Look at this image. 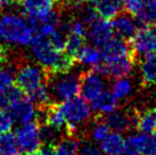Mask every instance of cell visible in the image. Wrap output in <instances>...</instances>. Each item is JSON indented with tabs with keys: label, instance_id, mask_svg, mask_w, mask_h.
I'll return each instance as SVG.
<instances>
[{
	"label": "cell",
	"instance_id": "cell-1",
	"mask_svg": "<svg viewBox=\"0 0 156 155\" xmlns=\"http://www.w3.org/2000/svg\"><path fill=\"white\" fill-rule=\"evenodd\" d=\"M38 23L33 19L15 13L0 15V38L8 45L17 47L30 46Z\"/></svg>",
	"mask_w": 156,
	"mask_h": 155
},
{
	"label": "cell",
	"instance_id": "cell-2",
	"mask_svg": "<svg viewBox=\"0 0 156 155\" xmlns=\"http://www.w3.org/2000/svg\"><path fill=\"white\" fill-rule=\"evenodd\" d=\"M47 84L51 102L62 103L80 93L81 73L72 70L66 73L49 72Z\"/></svg>",
	"mask_w": 156,
	"mask_h": 155
},
{
	"label": "cell",
	"instance_id": "cell-3",
	"mask_svg": "<svg viewBox=\"0 0 156 155\" xmlns=\"http://www.w3.org/2000/svg\"><path fill=\"white\" fill-rule=\"evenodd\" d=\"M64 116L68 122V128L71 132L76 133L81 137L80 126L86 124L91 118V106L88 101L82 97H74L60 103Z\"/></svg>",
	"mask_w": 156,
	"mask_h": 155
},
{
	"label": "cell",
	"instance_id": "cell-4",
	"mask_svg": "<svg viewBox=\"0 0 156 155\" xmlns=\"http://www.w3.org/2000/svg\"><path fill=\"white\" fill-rule=\"evenodd\" d=\"M49 72L38 63H31L23 60L18 64L15 84L27 95L37 86L48 81Z\"/></svg>",
	"mask_w": 156,
	"mask_h": 155
},
{
	"label": "cell",
	"instance_id": "cell-5",
	"mask_svg": "<svg viewBox=\"0 0 156 155\" xmlns=\"http://www.w3.org/2000/svg\"><path fill=\"white\" fill-rule=\"evenodd\" d=\"M132 55L135 62H140L144 58L156 52V30L152 26L139 28L136 34L129 41Z\"/></svg>",
	"mask_w": 156,
	"mask_h": 155
},
{
	"label": "cell",
	"instance_id": "cell-6",
	"mask_svg": "<svg viewBox=\"0 0 156 155\" xmlns=\"http://www.w3.org/2000/svg\"><path fill=\"white\" fill-rule=\"evenodd\" d=\"M16 140L20 155H33L41 148L39 125L36 121L21 124L16 130Z\"/></svg>",
	"mask_w": 156,
	"mask_h": 155
},
{
	"label": "cell",
	"instance_id": "cell-7",
	"mask_svg": "<svg viewBox=\"0 0 156 155\" xmlns=\"http://www.w3.org/2000/svg\"><path fill=\"white\" fill-rule=\"evenodd\" d=\"M105 88L104 76L96 68H90L81 72L80 93L86 101H93Z\"/></svg>",
	"mask_w": 156,
	"mask_h": 155
},
{
	"label": "cell",
	"instance_id": "cell-8",
	"mask_svg": "<svg viewBox=\"0 0 156 155\" xmlns=\"http://www.w3.org/2000/svg\"><path fill=\"white\" fill-rule=\"evenodd\" d=\"M135 64V61L132 56H126L119 60L101 63L99 66L94 68L106 78L119 79L129 76L132 72V69Z\"/></svg>",
	"mask_w": 156,
	"mask_h": 155
},
{
	"label": "cell",
	"instance_id": "cell-9",
	"mask_svg": "<svg viewBox=\"0 0 156 155\" xmlns=\"http://www.w3.org/2000/svg\"><path fill=\"white\" fill-rule=\"evenodd\" d=\"M8 111L15 122L25 124L35 120L37 107L31 100L25 95L20 99L13 102L9 106Z\"/></svg>",
	"mask_w": 156,
	"mask_h": 155
},
{
	"label": "cell",
	"instance_id": "cell-10",
	"mask_svg": "<svg viewBox=\"0 0 156 155\" xmlns=\"http://www.w3.org/2000/svg\"><path fill=\"white\" fill-rule=\"evenodd\" d=\"M114 33L112 23L107 19L99 18L87 28L86 38L93 46L103 47Z\"/></svg>",
	"mask_w": 156,
	"mask_h": 155
},
{
	"label": "cell",
	"instance_id": "cell-11",
	"mask_svg": "<svg viewBox=\"0 0 156 155\" xmlns=\"http://www.w3.org/2000/svg\"><path fill=\"white\" fill-rule=\"evenodd\" d=\"M104 120L114 132H127L132 126H136V110L127 112L126 110H115L107 115H103Z\"/></svg>",
	"mask_w": 156,
	"mask_h": 155
},
{
	"label": "cell",
	"instance_id": "cell-12",
	"mask_svg": "<svg viewBox=\"0 0 156 155\" xmlns=\"http://www.w3.org/2000/svg\"><path fill=\"white\" fill-rule=\"evenodd\" d=\"M101 53H102V58L104 62H111V61L119 60V58H126V56L133 58L129 41H125L118 36L109 39L102 47Z\"/></svg>",
	"mask_w": 156,
	"mask_h": 155
},
{
	"label": "cell",
	"instance_id": "cell-13",
	"mask_svg": "<svg viewBox=\"0 0 156 155\" xmlns=\"http://www.w3.org/2000/svg\"><path fill=\"white\" fill-rule=\"evenodd\" d=\"M111 23L116 36L123 38L125 41H129L138 31L137 19L134 18L133 15L125 11L124 12L122 11L117 16L114 17Z\"/></svg>",
	"mask_w": 156,
	"mask_h": 155
},
{
	"label": "cell",
	"instance_id": "cell-14",
	"mask_svg": "<svg viewBox=\"0 0 156 155\" xmlns=\"http://www.w3.org/2000/svg\"><path fill=\"white\" fill-rule=\"evenodd\" d=\"M55 0H23L20 5L23 12L28 18L33 19L39 23L54 9Z\"/></svg>",
	"mask_w": 156,
	"mask_h": 155
},
{
	"label": "cell",
	"instance_id": "cell-15",
	"mask_svg": "<svg viewBox=\"0 0 156 155\" xmlns=\"http://www.w3.org/2000/svg\"><path fill=\"white\" fill-rule=\"evenodd\" d=\"M118 107V99L113 91L103 90L91 101V110L99 115H107Z\"/></svg>",
	"mask_w": 156,
	"mask_h": 155
},
{
	"label": "cell",
	"instance_id": "cell-16",
	"mask_svg": "<svg viewBox=\"0 0 156 155\" xmlns=\"http://www.w3.org/2000/svg\"><path fill=\"white\" fill-rule=\"evenodd\" d=\"M21 60V58L16 56L12 58L10 62L0 65V93L8 90L15 84L17 67Z\"/></svg>",
	"mask_w": 156,
	"mask_h": 155
},
{
	"label": "cell",
	"instance_id": "cell-17",
	"mask_svg": "<svg viewBox=\"0 0 156 155\" xmlns=\"http://www.w3.org/2000/svg\"><path fill=\"white\" fill-rule=\"evenodd\" d=\"M86 124L89 125L87 126L89 138L90 140L96 141V143H102L111 133V128L104 120L103 115L97 114L96 117L89 120Z\"/></svg>",
	"mask_w": 156,
	"mask_h": 155
},
{
	"label": "cell",
	"instance_id": "cell-18",
	"mask_svg": "<svg viewBox=\"0 0 156 155\" xmlns=\"http://www.w3.org/2000/svg\"><path fill=\"white\" fill-rule=\"evenodd\" d=\"M94 8L99 16L104 19H113L123 11V0H94Z\"/></svg>",
	"mask_w": 156,
	"mask_h": 155
},
{
	"label": "cell",
	"instance_id": "cell-19",
	"mask_svg": "<svg viewBox=\"0 0 156 155\" xmlns=\"http://www.w3.org/2000/svg\"><path fill=\"white\" fill-rule=\"evenodd\" d=\"M125 139L118 132L109 133V135L100 143V149L104 155H124Z\"/></svg>",
	"mask_w": 156,
	"mask_h": 155
},
{
	"label": "cell",
	"instance_id": "cell-20",
	"mask_svg": "<svg viewBox=\"0 0 156 155\" xmlns=\"http://www.w3.org/2000/svg\"><path fill=\"white\" fill-rule=\"evenodd\" d=\"M78 63L85 66H89L90 68L99 66L102 63V53L101 51L93 45H84L76 56Z\"/></svg>",
	"mask_w": 156,
	"mask_h": 155
},
{
	"label": "cell",
	"instance_id": "cell-21",
	"mask_svg": "<svg viewBox=\"0 0 156 155\" xmlns=\"http://www.w3.org/2000/svg\"><path fill=\"white\" fill-rule=\"evenodd\" d=\"M136 129L141 133H152L156 131V107L136 112Z\"/></svg>",
	"mask_w": 156,
	"mask_h": 155
},
{
	"label": "cell",
	"instance_id": "cell-22",
	"mask_svg": "<svg viewBox=\"0 0 156 155\" xmlns=\"http://www.w3.org/2000/svg\"><path fill=\"white\" fill-rule=\"evenodd\" d=\"M142 84L146 86L154 84L156 82V52L147 55L140 61Z\"/></svg>",
	"mask_w": 156,
	"mask_h": 155
},
{
	"label": "cell",
	"instance_id": "cell-23",
	"mask_svg": "<svg viewBox=\"0 0 156 155\" xmlns=\"http://www.w3.org/2000/svg\"><path fill=\"white\" fill-rule=\"evenodd\" d=\"M81 139L76 136L67 135L54 146V151L56 155H78Z\"/></svg>",
	"mask_w": 156,
	"mask_h": 155
},
{
	"label": "cell",
	"instance_id": "cell-24",
	"mask_svg": "<svg viewBox=\"0 0 156 155\" xmlns=\"http://www.w3.org/2000/svg\"><path fill=\"white\" fill-rule=\"evenodd\" d=\"M39 135H41V145L54 147L66 134L48 124H41L39 125Z\"/></svg>",
	"mask_w": 156,
	"mask_h": 155
},
{
	"label": "cell",
	"instance_id": "cell-25",
	"mask_svg": "<svg viewBox=\"0 0 156 155\" xmlns=\"http://www.w3.org/2000/svg\"><path fill=\"white\" fill-rule=\"evenodd\" d=\"M0 155H20L16 136L11 131L0 134Z\"/></svg>",
	"mask_w": 156,
	"mask_h": 155
},
{
	"label": "cell",
	"instance_id": "cell-26",
	"mask_svg": "<svg viewBox=\"0 0 156 155\" xmlns=\"http://www.w3.org/2000/svg\"><path fill=\"white\" fill-rule=\"evenodd\" d=\"M147 133H141L137 135H131L125 140L124 154L125 155H141L144 149V140Z\"/></svg>",
	"mask_w": 156,
	"mask_h": 155
},
{
	"label": "cell",
	"instance_id": "cell-27",
	"mask_svg": "<svg viewBox=\"0 0 156 155\" xmlns=\"http://www.w3.org/2000/svg\"><path fill=\"white\" fill-rule=\"evenodd\" d=\"M138 23L142 26H152L156 23V0H149L144 9L136 15Z\"/></svg>",
	"mask_w": 156,
	"mask_h": 155
},
{
	"label": "cell",
	"instance_id": "cell-28",
	"mask_svg": "<svg viewBox=\"0 0 156 155\" xmlns=\"http://www.w3.org/2000/svg\"><path fill=\"white\" fill-rule=\"evenodd\" d=\"M84 45H85L84 36L76 35V34H73V33H68L67 35H66L64 51L76 58L78 52L80 51L81 48Z\"/></svg>",
	"mask_w": 156,
	"mask_h": 155
},
{
	"label": "cell",
	"instance_id": "cell-29",
	"mask_svg": "<svg viewBox=\"0 0 156 155\" xmlns=\"http://www.w3.org/2000/svg\"><path fill=\"white\" fill-rule=\"evenodd\" d=\"M113 93L116 96L117 99H125L132 93V83L126 78H119L114 82Z\"/></svg>",
	"mask_w": 156,
	"mask_h": 155
},
{
	"label": "cell",
	"instance_id": "cell-30",
	"mask_svg": "<svg viewBox=\"0 0 156 155\" xmlns=\"http://www.w3.org/2000/svg\"><path fill=\"white\" fill-rule=\"evenodd\" d=\"M78 155H103V152L93 143V140L82 138L80 141Z\"/></svg>",
	"mask_w": 156,
	"mask_h": 155
},
{
	"label": "cell",
	"instance_id": "cell-31",
	"mask_svg": "<svg viewBox=\"0 0 156 155\" xmlns=\"http://www.w3.org/2000/svg\"><path fill=\"white\" fill-rule=\"evenodd\" d=\"M149 0H123L124 11L133 16H136L146 6Z\"/></svg>",
	"mask_w": 156,
	"mask_h": 155
},
{
	"label": "cell",
	"instance_id": "cell-32",
	"mask_svg": "<svg viewBox=\"0 0 156 155\" xmlns=\"http://www.w3.org/2000/svg\"><path fill=\"white\" fill-rule=\"evenodd\" d=\"M141 155H156V131L146 134Z\"/></svg>",
	"mask_w": 156,
	"mask_h": 155
},
{
	"label": "cell",
	"instance_id": "cell-33",
	"mask_svg": "<svg viewBox=\"0 0 156 155\" xmlns=\"http://www.w3.org/2000/svg\"><path fill=\"white\" fill-rule=\"evenodd\" d=\"M13 123H14V120L9 113V111L0 110V134L10 132L13 126Z\"/></svg>",
	"mask_w": 156,
	"mask_h": 155
},
{
	"label": "cell",
	"instance_id": "cell-34",
	"mask_svg": "<svg viewBox=\"0 0 156 155\" xmlns=\"http://www.w3.org/2000/svg\"><path fill=\"white\" fill-rule=\"evenodd\" d=\"M12 56H11V52L5 46L0 45V65L8 63L11 61Z\"/></svg>",
	"mask_w": 156,
	"mask_h": 155
},
{
	"label": "cell",
	"instance_id": "cell-35",
	"mask_svg": "<svg viewBox=\"0 0 156 155\" xmlns=\"http://www.w3.org/2000/svg\"><path fill=\"white\" fill-rule=\"evenodd\" d=\"M33 155H56V153L51 146H41Z\"/></svg>",
	"mask_w": 156,
	"mask_h": 155
},
{
	"label": "cell",
	"instance_id": "cell-36",
	"mask_svg": "<svg viewBox=\"0 0 156 155\" xmlns=\"http://www.w3.org/2000/svg\"><path fill=\"white\" fill-rule=\"evenodd\" d=\"M94 1V0H64V2L68 4V5L72 6V8H76V6L80 5H84V4H87L89 2Z\"/></svg>",
	"mask_w": 156,
	"mask_h": 155
},
{
	"label": "cell",
	"instance_id": "cell-37",
	"mask_svg": "<svg viewBox=\"0 0 156 155\" xmlns=\"http://www.w3.org/2000/svg\"><path fill=\"white\" fill-rule=\"evenodd\" d=\"M10 4H12L11 0H0V11H1L2 9H4V8H6V6H9Z\"/></svg>",
	"mask_w": 156,
	"mask_h": 155
},
{
	"label": "cell",
	"instance_id": "cell-38",
	"mask_svg": "<svg viewBox=\"0 0 156 155\" xmlns=\"http://www.w3.org/2000/svg\"><path fill=\"white\" fill-rule=\"evenodd\" d=\"M23 0H11V2H12V3H15V4H19V5H20L21 4V2H23Z\"/></svg>",
	"mask_w": 156,
	"mask_h": 155
},
{
	"label": "cell",
	"instance_id": "cell-39",
	"mask_svg": "<svg viewBox=\"0 0 156 155\" xmlns=\"http://www.w3.org/2000/svg\"><path fill=\"white\" fill-rule=\"evenodd\" d=\"M55 1H56V3H62L64 0H55Z\"/></svg>",
	"mask_w": 156,
	"mask_h": 155
},
{
	"label": "cell",
	"instance_id": "cell-40",
	"mask_svg": "<svg viewBox=\"0 0 156 155\" xmlns=\"http://www.w3.org/2000/svg\"><path fill=\"white\" fill-rule=\"evenodd\" d=\"M154 28H155V30H156V23H154Z\"/></svg>",
	"mask_w": 156,
	"mask_h": 155
}]
</instances>
